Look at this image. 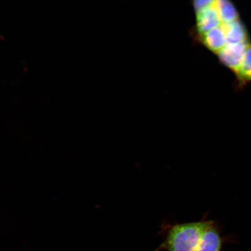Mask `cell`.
Instances as JSON below:
<instances>
[{"label":"cell","instance_id":"1","mask_svg":"<svg viewBox=\"0 0 251 251\" xmlns=\"http://www.w3.org/2000/svg\"><path fill=\"white\" fill-rule=\"evenodd\" d=\"M213 222L202 221L171 226L159 250L196 251L204 231Z\"/></svg>","mask_w":251,"mask_h":251},{"label":"cell","instance_id":"2","mask_svg":"<svg viewBox=\"0 0 251 251\" xmlns=\"http://www.w3.org/2000/svg\"><path fill=\"white\" fill-rule=\"evenodd\" d=\"M249 42L243 43H227L221 51L218 53L220 61L223 64L236 73L242 64L245 54Z\"/></svg>","mask_w":251,"mask_h":251},{"label":"cell","instance_id":"3","mask_svg":"<svg viewBox=\"0 0 251 251\" xmlns=\"http://www.w3.org/2000/svg\"><path fill=\"white\" fill-rule=\"evenodd\" d=\"M221 23L215 3L211 7L197 14V29L201 35L210 30L221 26Z\"/></svg>","mask_w":251,"mask_h":251},{"label":"cell","instance_id":"4","mask_svg":"<svg viewBox=\"0 0 251 251\" xmlns=\"http://www.w3.org/2000/svg\"><path fill=\"white\" fill-rule=\"evenodd\" d=\"M223 240L215 223L204 231L196 251H221Z\"/></svg>","mask_w":251,"mask_h":251},{"label":"cell","instance_id":"5","mask_svg":"<svg viewBox=\"0 0 251 251\" xmlns=\"http://www.w3.org/2000/svg\"><path fill=\"white\" fill-rule=\"evenodd\" d=\"M201 40L207 48L216 53L221 51L227 44L222 25L202 34Z\"/></svg>","mask_w":251,"mask_h":251},{"label":"cell","instance_id":"6","mask_svg":"<svg viewBox=\"0 0 251 251\" xmlns=\"http://www.w3.org/2000/svg\"><path fill=\"white\" fill-rule=\"evenodd\" d=\"M227 43H243L249 42V36L246 27L239 20L226 24H222Z\"/></svg>","mask_w":251,"mask_h":251},{"label":"cell","instance_id":"7","mask_svg":"<svg viewBox=\"0 0 251 251\" xmlns=\"http://www.w3.org/2000/svg\"><path fill=\"white\" fill-rule=\"evenodd\" d=\"M215 6L222 24L230 23L238 20V12L231 1L227 0L215 1Z\"/></svg>","mask_w":251,"mask_h":251},{"label":"cell","instance_id":"8","mask_svg":"<svg viewBox=\"0 0 251 251\" xmlns=\"http://www.w3.org/2000/svg\"><path fill=\"white\" fill-rule=\"evenodd\" d=\"M235 75L237 76L238 85L241 87L251 81V45L248 47L242 64Z\"/></svg>","mask_w":251,"mask_h":251},{"label":"cell","instance_id":"9","mask_svg":"<svg viewBox=\"0 0 251 251\" xmlns=\"http://www.w3.org/2000/svg\"><path fill=\"white\" fill-rule=\"evenodd\" d=\"M214 1L211 0H201V1H195L194 2V9L197 14L199 13L201 11L204 10L209 7H211L214 4Z\"/></svg>","mask_w":251,"mask_h":251}]
</instances>
